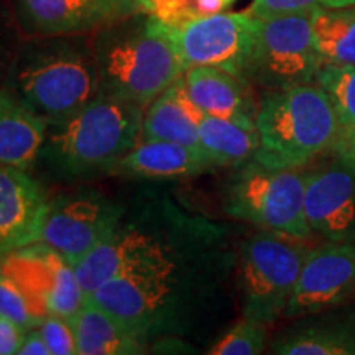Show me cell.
I'll return each instance as SVG.
<instances>
[{
  "instance_id": "6da1fadb",
  "label": "cell",
  "mask_w": 355,
  "mask_h": 355,
  "mask_svg": "<svg viewBox=\"0 0 355 355\" xmlns=\"http://www.w3.org/2000/svg\"><path fill=\"white\" fill-rule=\"evenodd\" d=\"M227 224L206 217L175 247L133 266L87 296L148 343L202 339L225 311L237 270Z\"/></svg>"
},
{
  "instance_id": "7a4b0ae2",
  "label": "cell",
  "mask_w": 355,
  "mask_h": 355,
  "mask_svg": "<svg viewBox=\"0 0 355 355\" xmlns=\"http://www.w3.org/2000/svg\"><path fill=\"white\" fill-rule=\"evenodd\" d=\"M101 91L148 107L184 73L171 30L148 12H135L91 33Z\"/></svg>"
},
{
  "instance_id": "3957f363",
  "label": "cell",
  "mask_w": 355,
  "mask_h": 355,
  "mask_svg": "<svg viewBox=\"0 0 355 355\" xmlns=\"http://www.w3.org/2000/svg\"><path fill=\"white\" fill-rule=\"evenodd\" d=\"M6 86L48 125L69 117L101 92L91 33L25 37Z\"/></svg>"
},
{
  "instance_id": "277c9868",
  "label": "cell",
  "mask_w": 355,
  "mask_h": 355,
  "mask_svg": "<svg viewBox=\"0 0 355 355\" xmlns=\"http://www.w3.org/2000/svg\"><path fill=\"white\" fill-rule=\"evenodd\" d=\"M206 217L168 193L144 189L125 202L122 216L104 241L74 266L86 298L104 283L175 247Z\"/></svg>"
},
{
  "instance_id": "5b68a950",
  "label": "cell",
  "mask_w": 355,
  "mask_h": 355,
  "mask_svg": "<svg viewBox=\"0 0 355 355\" xmlns=\"http://www.w3.org/2000/svg\"><path fill=\"white\" fill-rule=\"evenodd\" d=\"M144 112L139 105L101 91L69 117L48 125L38 162L64 178L109 175L140 140Z\"/></svg>"
},
{
  "instance_id": "8992f818",
  "label": "cell",
  "mask_w": 355,
  "mask_h": 355,
  "mask_svg": "<svg viewBox=\"0 0 355 355\" xmlns=\"http://www.w3.org/2000/svg\"><path fill=\"white\" fill-rule=\"evenodd\" d=\"M255 123L260 137L255 159L272 166L314 165L332 152L340 133L329 97L318 83L261 92Z\"/></svg>"
},
{
  "instance_id": "52a82bcc",
  "label": "cell",
  "mask_w": 355,
  "mask_h": 355,
  "mask_svg": "<svg viewBox=\"0 0 355 355\" xmlns=\"http://www.w3.org/2000/svg\"><path fill=\"white\" fill-rule=\"evenodd\" d=\"M306 168L272 166L250 159L234 168L224 189V212L261 230L309 241L304 211Z\"/></svg>"
},
{
  "instance_id": "ba28073f",
  "label": "cell",
  "mask_w": 355,
  "mask_h": 355,
  "mask_svg": "<svg viewBox=\"0 0 355 355\" xmlns=\"http://www.w3.org/2000/svg\"><path fill=\"white\" fill-rule=\"evenodd\" d=\"M304 242L261 229L243 239L235 270L242 318L270 326L285 316L311 248Z\"/></svg>"
},
{
  "instance_id": "9c48e42d",
  "label": "cell",
  "mask_w": 355,
  "mask_h": 355,
  "mask_svg": "<svg viewBox=\"0 0 355 355\" xmlns=\"http://www.w3.org/2000/svg\"><path fill=\"white\" fill-rule=\"evenodd\" d=\"M322 60L313 33V12L259 19L243 76L254 87L283 91L316 83Z\"/></svg>"
},
{
  "instance_id": "30bf717a",
  "label": "cell",
  "mask_w": 355,
  "mask_h": 355,
  "mask_svg": "<svg viewBox=\"0 0 355 355\" xmlns=\"http://www.w3.org/2000/svg\"><path fill=\"white\" fill-rule=\"evenodd\" d=\"M0 266L42 321L50 314L71 318L86 301L74 265L46 243L19 248L2 257Z\"/></svg>"
},
{
  "instance_id": "8fae6325",
  "label": "cell",
  "mask_w": 355,
  "mask_h": 355,
  "mask_svg": "<svg viewBox=\"0 0 355 355\" xmlns=\"http://www.w3.org/2000/svg\"><path fill=\"white\" fill-rule=\"evenodd\" d=\"M125 204L115 202L97 191L60 194L48 202L40 241L60 252L76 266L104 241Z\"/></svg>"
},
{
  "instance_id": "7c38bea8",
  "label": "cell",
  "mask_w": 355,
  "mask_h": 355,
  "mask_svg": "<svg viewBox=\"0 0 355 355\" xmlns=\"http://www.w3.org/2000/svg\"><path fill=\"white\" fill-rule=\"evenodd\" d=\"M257 26L259 17L243 10L219 12L170 30L184 71L214 66L243 76Z\"/></svg>"
},
{
  "instance_id": "4fadbf2b",
  "label": "cell",
  "mask_w": 355,
  "mask_h": 355,
  "mask_svg": "<svg viewBox=\"0 0 355 355\" xmlns=\"http://www.w3.org/2000/svg\"><path fill=\"white\" fill-rule=\"evenodd\" d=\"M304 211L314 235L355 243V166L327 155L306 168Z\"/></svg>"
},
{
  "instance_id": "5bb4252c",
  "label": "cell",
  "mask_w": 355,
  "mask_h": 355,
  "mask_svg": "<svg viewBox=\"0 0 355 355\" xmlns=\"http://www.w3.org/2000/svg\"><path fill=\"white\" fill-rule=\"evenodd\" d=\"M354 301L355 243L324 241L309 248L283 318H301Z\"/></svg>"
},
{
  "instance_id": "9a60e30c",
  "label": "cell",
  "mask_w": 355,
  "mask_h": 355,
  "mask_svg": "<svg viewBox=\"0 0 355 355\" xmlns=\"http://www.w3.org/2000/svg\"><path fill=\"white\" fill-rule=\"evenodd\" d=\"M25 37L87 35L135 12V0H10Z\"/></svg>"
},
{
  "instance_id": "2e32d148",
  "label": "cell",
  "mask_w": 355,
  "mask_h": 355,
  "mask_svg": "<svg viewBox=\"0 0 355 355\" xmlns=\"http://www.w3.org/2000/svg\"><path fill=\"white\" fill-rule=\"evenodd\" d=\"M48 202L28 171L0 165V259L40 241Z\"/></svg>"
},
{
  "instance_id": "e0dca14e",
  "label": "cell",
  "mask_w": 355,
  "mask_h": 355,
  "mask_svg": "<svg viewBox=\"0 0 355 355\" xmlns=\"http://www.w3.org/2000/svg\"><path fill=\"white\" fill-rule=\"evenodd\" d=\"M293 321L273 337V354L355 355V301Z\"/></svg>"
},
{
  "instance_id": "ac0fdd59",
  "label": "cell",
  "mask_w": 355,
  "mask_h": 355,
  "mask_svg": "<svg viewBox=\"0 0 355 355\" xmlns=\"http://www.w3.org/2000/svg\"><path fill=\"white\" fill-rule=\"evenodd\" d=\"M189 99L207 115L255 121L260 99L242 74L214 66H196L181 74Z\"/></svg>"
},
{
  "instance_id": "d6986e66",
  "label": "cell",
  "mask_w": 355,
  "mask_h": 355,
  "mask_svg": "<svg viewBox=\"0 0 355 355\" xmlns=\"http://www.w3.org/2000/svg\"><path fill=\"white\" fill-rule=\"evenodd\" d=\"M214 168L198 148L163 140H139L110 168L109 175L140 181L193 178Z\"/></svg>"
},
{
  "instance_id": "ffe728a7",
  "label": "cell",
  "mask_w": 355,
  "mask_h": 355,
  "mask_svg": "<svg viewBox=\"0 0 355 355\" xmlns=\"http://www.w3.org/2000/svg\"><path fill=\"white\" fill-rule=\"evenodd\" d=\"M48 123L10 87L0 86V165L28 171L37 165Z\"/></svg>"
},
{
  "instance_id": "44dd1931",
  "label": "cell",
  "mask_w": 355,
  "mask_h": 355,
  "mask_svg": "<svg viewBox=\"0 0 355 355\" xmlns=\"http://www.w3.org/2000/svg\"><path fill=\"white\" fill-rule=\"evenodd\" d=\"M69 321L76 336L78 355H140L150 349L144 337L89 298Z\"/></svg>"
},
{
  "instance_id": "7402d4cb",
  "label": "cell",
  "mask_w": 355,
  "mask_h": 355,
  "mask_svg": "<svg viewBox=\"0 0 355 355\" xmlns=\"http://www.w3.org/2000/svg\"><path fill=\"white\" fill-rule=\"evenodd\" d=\"M202 115V110L189 99L180 76L145 109L140 140L173 141L199 150L198 125Z\"/></svg>"
},
{
  "instance_id": "603a6c76",
  "label": "cell",
  "mask_w": 355,
  "mask_h": 355,
  "mask_svg": "<svg viewBox=\"0 0 355 355\" xmlns=\"http://www.w3.org/2000/svg\"><path fill=\"white\" fill-rule=\"evenodd\" d=\"M198 146L212 168H237L255 158L260 146L257 123L204 114L198 125Z\"/></svg>"
},
{
  "instance_id": "cb8c5ba5",
  "label": "cell",
  "mask_w": 355,
  "mask_h": 355,
  "mask_svg": "<svg viewBox=\"0 0 355 355\" xmlns=\"http://www.w3.org/2000/svg\"><path fill=\"white\" fill-rule=\"evenodd\" d=\"M313 33L322 64L355 66V7L313 10Z\"/></svg>"
},
{
  "instance_id": "d4e9b609",
  "label": "cell",
  "mask_w": 355,
  "mask_h": 355,
  "mask_svg": "<svg viewBox=\"0 0 355 355\" xmlns=\"http://www.w3.org/2000/svg\"><path fill=\"white\" fill-rule=\"evenodd\" d=\"M316 83L329 97L340 133L355 130V66L322 64ZM339 133V135H340Z\"/></svg>"
},
{
  "instance_id": "484cf974",
  "label": "cell",
  "mask_w": 355,
  "mask_h": 355,
  "mask_svg": "<svg viewBox=\"0 0 355 355\" xmlns=\"http://www.w3.org/2000/svg\"><path fill=\"white\" fill-rule=\"evenodd\" d=\"M229 6V0H146V12L168 28H180L189 21L224 12Z\"/></svg>"
},
{
  "instance_id": "4316f807",
  "label": "cell",
  "mask_w": 355,
  "mask_h": 355,
  "mask_svg": "<svg viewBox=\"0 0 355 355\" xmlns=\"http://www.w3.org/2000/svg\"><path fill=\"white\" fill-rule=\"evenodd\" d=\"M268 344V324L242 318L230 326L211 349L209 355H259Z\"/></svg>"
},
{
  "instance_id": "83f0119b",
  "label": "cell",
  "mask_w": 355,
  "mask_h": 355,
  "mask_svg": "<svg viewBox=\"0 0 355 355\" xmlns=\"http://www.w3.org/2000/svg\"><path fill=\"white\" fill-rule=\"evenodd\" d=\"M24 40L25 35L21 33L20 26L17 24L10 0L8 2L0 0V86L7 83L13 60H15Z\"/></svg>"
},
{
  "instance_id": "f1b7e54d",
  "label": "cell",
  "mask_w": 355,
  "mask_h": 355,
  "mask_svg": "<svg viewBox=\"0 0 355 355\" xmlns=\"http://www.w3.org/2000/svg\"><path fill=\"white\" fill-rule=\"evenodd\" d=\"M355 7V0H254L248 12L259 19L290 15V13L313 12L318 8Z\"/></svg>"
},
{
  "instance_id": "f546056e",
  "label": "cell",
  "mask_w": 355,
  "mask_h": 355,
  "mask_svg": "<svg viewBox=\"0 0 355 355\" xmlns=\"http://www.w3.org/2000/svg\"><path fill=\"white\" fill-rule=\"evenodd\" d=\"M0 314L13 319L25 329H32L42 322V319L33 313L24 293L7 277L2 266H0Z\"/></svg>"
},
{
  "instance_id": "4dcf8cb0",
  "label": "cell",
  "mask_w": 355,
  "mask_h": 355,
  "mask_svg": "<svg viewBox=\"0 0 355 355\" xmlns=\"http://www.w3.org/2000/svg\"><path fill=\"white\" fill-rule=\"evenodd\" d=\"M51 355H78L76 336L69 318L50 314L38 324Z\"/></svg>"
},
{
  "instance_id": "1f68e13d",
  "label": "cell",
  "mask_w": 355,
  "mask_h": 355,
  "mask_svg": "<svg viewBox=\"0 0 355 355\" xmlns=\"http://www.w3.org/2000/svg\"><path fill=\"white\" fill-rule=\"evenodd\" d=\"M26 331L28 329L20 326L19 322L0 314V355H13L19 352Z\"/></svg>"
},
{
  "instance_id": "d6a6232c",
  "label": "cell",
  "mask_w": 355,
  "mask_h": 355,
  "mask_svg": "<svg viewBox=\"0 0 355 355\" xmlns=\"http://www.w3.org/2000/svg\"><path fill=\"white\" fill-rule=\"evenodd\" d=\"M19 355H51L50 349H48L46 340L43 339L42 332L38 327H32L26 331V334L21 340Z\"/></svg>"
},
{
  "instance_id": "836d02e7",
  "label": "cell",
  "mask_w": 355,
  "mask_h": 355,
  "mask_svg": "<svg viewBox=\"0 0 355 355\" xmlns=\"http://www.w3.org/2000/svg\"><path fill=\"white\" fill-rule=\"evenodd\" d=\"M329 155H334V157L344 159V162L355 166V130L340 133Z\"/></svg>"
},
{
  "instance_id": "e575fe53",
  "label": "cell",
  "mask_w": 355,
  "mask_h": 355,
  "mask_svg": "<svg viewBox=\"0 0 355 355\" xmlns=\"http://www.w3.org/2000/svg\"><path fill=\"white\" fill-rule=\"evenodd\" d=\"M135 2H139L141 7H144V10L146 12V0H135Z\"/></svg>"
},
{
  "instance_id": "d590c367",
  "label": "cell",
  "mask_w": 355,
  "mask_h": 355,
  "mask_svg": "<svg viewBox=\"0 0 355 355\" xmlns=\"http://www.w3.org/2000/svg\"><path fill=\"white\" fill-rule=\"evenodd\" d=\"M232 2H235V0H229V3H232Z\"/></svg>"
}]
</instances>
